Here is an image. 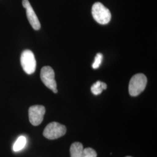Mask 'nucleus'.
<instances>
[{
    "instance_id": "7",
    "label": "nucleus",
    "mask_w": 157,
    "mask_h": 157,
    "mask_svg": "<svg viewBox=\"0 0 157 157\" xmlns=\"http://www.w3.org/2000/svg\"><path fill=\"white\" fill-rule=\"evenodd\" d=\"M22 6L26 10L27 17L32 27L36 30H39L41 28L39 20L37 17L35 12L34 11L33 9L30 5L29 0H23Z\"/></svg>"
},
{
    "instance_id": "11",
    "label": "nucleus",
    "mask_w": 157,
    "mask_h": 157,
    "mask_svg": "<svg viewBox=\"0 0 157 157\" xmlns=\"http://www.w3.org/2000/svg\"><path fill=\"white\" fill-rule=\"evenodd\" d=\"M103 59V56L101 53H98L94 58V61L92 65V67L93 69H98L100 67L101 63Z\"/></svg>"
},
{
    "instance_id": "12",
    "label": "nucleus",
    "mask_w": 157,
    "mask_h": 157,
    "mask_svg": "<svg viewBox=\"0 0 157 157\" xmlns=\"http://www.w3.org/2000/svg\"><path fill=\"white\" fill-rule=\"evenodd\" d=\"M97 153L94 150L91 148H84L82 157H97Z\"/></svg>"
},
{
    "instance_id": "6",
    "label": "nucleus",
    "mask_w": 157,
    "mask_h": 157,
    "mask_svg": "<svg viewBox=\"0 0 157 157\" xmlns=\"http://www.w3.org/2000/svg\"><path fill=\"white\" fill-rule=\"evenodd\" d=\"M45 113V107L43 105H33L29 109V121L33 126H38L43 121Z\"/></svg>"
},
{
    "instance_id": "1",
    "label": "nucleus",
    "mask_w": 157,
    "mask_h": 157,
    "mask_svg": "<svg viewBox=\"0 0 157 157\" xmlns=\"http://www.w3.org/2000/svg\"><path fill=\"white\" fill-rule=\"evenodd\" d=\"M91 13L95 21L101 25H107L111 19L110 11L100 2L93 6Z\"/></svg>"
},
{
    "instance_id": "5",
    "label": "nucleus",
    "mask_w": 157,
    "mask_h": 157,
    "mask_svg": "<svg viewBox=\"0 0 157 157\" xmlns=\"http://www.w3.org/2000/svg\"><path fill=\"white\" fill-rule=\"evenodd\" d=\"M40 78L47 87L52 90L54 93H57L56 83L55 80V73L52 67L46 66L42 67L40 72Z\"/></svg>"
},
{
    "instance_id": "3",
    "label": "nucleus",
    "mask_w": 157,
    "mask_h": 157,
    "mask_svg": "<svg viewBox=\"0 0 157 157\" xmlns=\"http://www.w3.org/2000/svg\"><path fill=\"white\" fill-rule=\"evenodd\" d=\"M67 132L66 127L62 124L53 122L47 125L43 136L49 140H55L63 136Z\"/></svg>"
},
{
    "instance_id": "13",
    "label": "nucleus",
    "mask_w": 157,
    "mask_h": 157,
    "mask_svg": "<svg viewBox=\"0 0 157 157\" xmlns=\"http://www.w3.org/2000/svg\"><path fill=\"white\" fill-rule=\"evenodd\" d=\"M129 157V156H128V157Z\"/></svg>"
},
{
    "instance_id": "8",
    "label": "nucleus",
    "mask_w": 157,
    "mask_h": 157,
    "mask_svg": "<svg viewBox=\"0 0 157 157\" xmlns=\"http://www.w3.org/2000/svg\"><path fill=\"white\" fill-rule=\"evenodd\" d=\"M83 149L82 143L78 142L74 143L70 148L71 157H82Z\"/></svg>"
},
{
    "instance_id": "2",
    "label": "nucleus",
    "mask_w": 157,
    "mask_h": 157,
    "mask_svg": "<svg viewBox=\"0 0 157 157\" xmlns=\"http://www.w3.org/2000/svg\"><path fill=\"white\" fill-rule=\"evenodd\" d=\"M147 83V78L144 74L138 73L134 75L129 82L130 95L133 97L139 95L145 89Z\"/></svg>"
},
{
    "instance_id": "9",
    "label": "nucleus",
    "mask_w": 157,
    "mask_h": 157,
    "mask_svg": "<svg viewBox=\"0 0 157 157\" xmlns=\"http://www.w3.org/2000/svg\"><path fill=\"white\" fill-rule=\"evenodd\" d=\"M107 85L106 83L101 81H97L91 87V91L93 94L95 95L100 94L103 90H106Z\"/></svg>"
},
{
    "instance_id": "4",
    "label": "nucleus",
    "mask_w": 157,
    "mask_h": 157,
    "mask_svg": "<svg viewBox=\"0 0 157 157\" xmlns=\"http://www.w3.org/2000/svg\"><path fill=\"white\" fill-rule=\"evenodd\" d=\"M21 63L26 73L28 75L33 73L36 69V61L33 52L29 50L23 51L21 56Z\"/></svg>"
},
{
    "instance_id": "10",
    "label": "nucleus",
    "mask_w": 157,
    "mask_h": 157,
    "mask_svg": "<svg viewBox=\"0 0 157 157\" xmlns=\"http://www.w3.org/2000/svg\"><path fill=\"white\" fill-rule=\"evenodd\" d=\"M26 138L24 136H19L13 146V150L15 152H18L22 150L26 146Z\"/></svg>"
}]
</instances>
